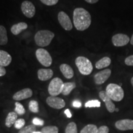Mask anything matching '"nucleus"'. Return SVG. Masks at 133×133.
<instances>
[{
  "label": "nucleus",
  "mask_w": 133,
  "mask_h": 133,
  "mask_svg": "<svg viewBox=\"0 0 133 133\" xmlns=\"http://www.w3.org/2000/svg\"><path fill=\"white\" fill-rule=\"evenodd\" d=\"M64 114H65V115L67 116V118H70L71 117V116H72V115H71L70 111L69 109H66L64 111Z\"/></svg>",
  "instance_id": "obj_37"
},
{
  "label": "nucleus",
  "mask_w": 133,
  "mask_h": 133,
  "mask_svg": "<svg viewBox=\"0 0 133 133\" xmlns=\"http://www.w3.org/2000/svg\"><path fill=\"white\" fill-rule=\"evenodd\" d=\"M109 128L107 126H102L98 128L97 133H109Z\"/></svg>",
  "instance_id": "obj_34"
},
{
  "label": "nucleus",
  "mask_w": 133,
  "mask_h": 133,
  "mask_svg": "<svg viewBox=\"0 0 133 133\" xmlns=\"http://www.w3.org/2000/svg\"><path fill=\"white\" fill-rule=\"evenodd\" d=\"M33 124L36 126H43L44 125V121L43 119L38 118H35L32 121Z\"/></svg>",
  "instance_id": "obj_33"
},
{
  "label": "nucleus",
  "mask_w": 133,
  "mask_h": 133,
  "mask_svg": "<svg viewBox=\"0 0 133 133\" xmlns=\"http://www.w3.org/2000/svg\"><path fill=\"white\" fill-rule=\"evenodd\" d=\"M101 107V102L98 100H91L88 101L85 104V107Z\"/></svg>",
  "instance_id": "obj_29"
},
{
  "label": "nucleus",
  "mask_w": 133,
  "mask_h": 133,
  "mask_svg": "<svg viewBox=\"0 0 133 133\" xmlns=\"http://www.w3.org/2000/svg\"><path fill=\"white\" fill-rule=\"evenodd\" d=\"M41 2L47 6H54L56 5L59 1V0H40Z\"/></svg>",
  "instance_id": "obj_31"
},
{
  "label": "nucleus",
  "mask_w": 133,
  "mask_h": 133,
  "mask_svg": "<svg viewBox=\"0 0 133 133\" xmlns=\"http://www.w3.org/2000/svg\"><path fill=\"white\" fill-rule=\"evenodd\" d=\"M99 97L102 100L103 102H104L105 104L107 110L110 113H113L115 111V105L113 102L112 100L109 97L105 91H101L99 93Z\"/></svg>",
  "instance_id": "obj_12"
},
{
  "label": "nucleus",
  "mask_w": 133,
  "mask_h": 133,
  "mask_svg": "<svg viewBox=\"0 0 133 133\" xmlns=\"http://www.w3.org/2000/svg\"><path fill=\"white\" fill-rule=\"evenodd\" d=\"M12 62V57L5 51L0 50V65L7 66Z\"/></svg>",
  "instance_id": "obj_17"
},
{
  "label": "nucleus",
  "mask_w": 133,
  "mask_h": 133,
  "mask_svg": "<svg viewBox=\"0 0 133 133\" xmlns=\"http://www.w3.org/2000/svg\"><path fill=\"white\" fill-rule=\"evenodd\" d=\"M8 42L7 31L4 26L0 25V45H6Z\"/></svg>",
  "instance_id": "obj_22"
},
{
  "label": "nucleus",
  "mask_w": 133,
  "mask_h": 133,
  "mask_svg": "<svg viewBox=\"0 0 133 133\" xmlns=\"http://www.w3.org/2000/svg\"><path fill=\"white\" fill-rule=\"evenodd\" d=\"M29 110L33 113H38L39 112V105H38V102L37 101H30L29 104Z\"/></svg>",
  "instance_id": "obj_27"
},
{
  "label": "nucleus",
  "mask_w": 133,
  "mask_h": 133,
  "mask_svg": "<svg viewBox=\"0 0 133 133\" xmlns=\"http://www.w3.org/2000/svg\"><path fill=\"white\" fill-rule=\"evenodd\" d=\"M86 2L89 3V4H95V3H97L99 0H84Z\"/></svg>",
  "instance_id": "obj_38"
},
{
  "label": "nucleus",
  "mask_w": 133,
  "mask_h": 133,
  "mask_svg": "<svg viewBox=\"0 0 133 133\" xmlns=\"http://www.w3.org/2000/svg\"><path fill=\"white\" fill-rule=\"evenodd\" d=\"M58 21L62 27L66 31H70L73 29V25L69 16L64 11H61L58 14Z\"/></svg>",
  "instance_id": "obj_8"
},
{
  "label": "nucleus",
  "mask_w": 133,
  "mask_h": 133,
  "mask_svg": "<svg viewBox=\"0 0 133 133\" xmlns=\"http://www.w3.org/2000/svg\"><path fill=\"white\" fill-rule=\"evenodd\" d=\"M116 128L120 131L133 130V120L130 119H123L116 121Z\"/></svg>",
  "instance_id": "obj_13"
},
{
  "label": "nucleus",
  "mask_w": 133,
  "mask_h": 133,
  "mask_svg": "<svg viewBox=\"0 0 133 133\" xmlns=\"http://www.w3.org/2000/svg\"><path fill=\"white\" fill-rule=\"evenodd\" d=\"M42 133H58L59 128L56 126H48L41 129Z\"/></svg>",
  "instance_id": "obj_24"
},
{
  "label": "nucleus",
  "mask_w": 133,
  "mask_h": 133,
  "mask_svg": "<svg viewBox=\"0 0 133 133\" xmlns=\"http://www.w3.org/2000/svg\"><path fill=\"white\" fill-rule=\"evenodd\" d=\"M28 28V25L25 22H19L13 25L11 29V33L14 35H18L22 31Z\"/></svg>",
  "instance_id": "obj_18"
},
{
  "label": "nucleus",
  "mask_w": 133,
  "mask_h": 133,
  "mask_svg": "<svg viewBox=\"0 0 133 133\" xmlns=\"http://www.w3.org/2000/svg\"><path fill=\"white\" fill-rule=\"evenodd\" d=\"M76 88L75 83L66 82L64 83V87L62 91V94L64 96H68Z\"/></svg>",
  "instance_id": "obj_21"
},
{
  "label": "nucleus",
  "mask_w": 133,
  "mask_h": 133,
  "mask_svg": "<svg viewBox=\"0 0 133 133\" xmlns=\"http://www.w3.org/2000/svg\"><path fill=\"white\" fill-rule=\"evenodd\" d=\"M65 133H78L77 126L75 123L70 122L66 126Z\"/></svg>",
  "instance_id": "obj_25"
},
{
  "label": "nucleus",
  "mask_w": 133,
  "mask_h": 133,
  "mask_svg": "<svg viewBox=\"0 0 133 133\" xmlns=\"http://www.w3.org/2000/svg\"><path fill=\"white\" fill-rule=\"evenodd\" d=\"M73 106L75 108H80L81 107V103L79 101H74L73 102Z\"/></svg>",
  "instance_id": "obj_36"
},
{
  "label": "nucleus",
  "mask_w": 133,
  "mask_h": 133,
  "mask_svg": "<svg viewBox=\"0 0 133 133\" xmlns=\"http://www.w3.org/2000/svg\"><path fill=\"white\" fill-rule=\"evenodd\" d=\"M115 111H116V112H118L119 109H115Z\"/></svg>",
  "instance_id": "obj_42"
},
{
  "label": "nucleus",
  "mask_w": 133,
  "mask_h": 133,
  "mask_svg": "<svg viewBox=\"0 0 133 133\" xmlns=\"http://www.w3.org/2000/svg\"><path fill=\"white\" fill-rule=\"evenodd\" d=\"M75 27L78 31H84L91 24V14L85 9L77 8L75 9L73 15Z\"/></svg>",
  "instance_id": "obj_1"
},
{
  "label": "nucleus",
  "mask_w": 133,
  "mask_h": 133,
  "mask_svg": "<svg viewBox=\"0 0 133 133\" xmlns=\"http://www.w3.org/2000/svg\"><path fill=\"white\" fill-rule=\"evenodd\" d=\"M64 82L59 78H54L50 82L48 86V92L51 96H57L62 93Z\"/></svg>",
  "instance_id": "obj_5"
},
{
  "label": "nucleus",
  "mask_w": 133,
  "mask_h": 133,
  "mask_svg": "<svg viewBox=\"0 0 133 133\" xmlns=\"http://www.w3.org/2000/svg\"><path fill=\"white\" fill-rule=\"evenodd\" d=\"M6 74V70L4 68V66L0 65V77L1 76H4Z\"/></svg>",
  "instance_id": "obj_35"
},
{
  "label": "nucleus",
  "mask_w": 133,
  "mask_h": 133,
  "mask_svg": "<svg viewBox=\"0 0 133 133\" xmlns=\"http://www.w3.org/2000/svg\"><path fill=\"white\" fill-rule=\"evenodd\" d=\"M37 74L38 79L44 81L51 79L54 75V72L50 69H41L38 71Z\"/></svg>",
  "instance_id": "obj_15"
},
{
  "label": "nucleus",
  "mask_w": 133,
  "mask_h": 133,
  "mask_svg": "<svg viewBox=\"0 0 133 133\" xmlns=\"http://www.w3.org/2000/svg\"><path fill=\"white\" fill-rule=\"evenodd\" d=\"M112 41L116 47H122L127 45L130 42V38L127 35L118 33L112 36Z\"/></svg>",
  "instance_id": "obj_7"
},
{
  "label": "nucleus",
  "mask_w": 133,
  "mask_h": 133,
  "mask_svg": "<svg viewBox=\"0 0 133 133\" xmlns=\"http://www.w3.org/2000/svg\"><path fill=\"white\" fill-rule=\"evenodd\" d=\"M36 131V126L34 124H30L21 129L18 133H33Z\"/></svg>",
  "instance_id": "obj_26"
},
{
  "label": "nucleus",
  "mask_w": 133,
  "mask_h": 133,
  "mask_svg": "<svg viewBox=\"0 0 133 133\" xmlns=\"http://www.w3.org/2000/svg\"><path fill=\"white\" fill-rule=\"evenodd\" d=\"M17 114L15 112H11L8 114L7 117L5 121V124L6 127L11 128L13 124H14L16 121L17 120Z\"/></svg>",
  "instance_id": "obj_19"
},
{
  "label": "nucleus",
  "mask_w": 133,
  "mask_h": 133,
  "mask_svg": "<svg viewBox=\"0 0 133 133\" xmlns=\"http://www.w3.org/2000/svg\"><path fill=\"white\" fill-rule=\"evenodd\" d=\"M25 124V121L24 119L23 118H20L17 119V120L16 121V123H14V127L15 128L17 129H21L22 128L24 127Z\"/></svg>",
  "instance_id": "obj_30"
},
{
  "label": "nucleus",
  "mask_w": 133,
  "mask_h": 133,
  "mask_svg": "<svg viewBox=\"0 0 133 133\" xmlns=\"http://www.w3.org/2000/svg\"><path fill=\"white\" fill-rule=\"evenodd\" d=\"M112 61L109 57H104L96 63L95 66L97 69H102L107 67L111 64Z\"/></svg>",
  "instance_id": "obj_20"
},
{
  "label": "nucleus",
  "mask_w": 133,
  "mask_h": 133,
  "mask_svg": "<svg viewBox=\"0 0 133 133\" xmlns=\"http://www.w3.org/2000/svg\"><path fill=\"white\" fill-rule=\"evenodd\" d=\"M22 12L28 18H32L36 12L34 4L30 1H25L21 4Z\"/></svg>",
  "instance_id": "obj_9"
},
{
  "label": "nucleus",
  "mask_w": 133,
  "mask_h": 133,
  "mask_svg": "<svg viewBox=\"0 0 133 133\" xmlns=\"http://www.w3.org/2000/svg\"><path fill=\"white\" fill-rule=\"evenodd\" d=\"M60 70H61L64 77L67 79H71L74 77V71L72 68L69 65L66 64H62L60 65Z\"/></svg>",
  "instance_id": "obj_16"
},
{
  "label": "nucleus",
  "mask_w": 133,
  "mask_h": 133,
  "mask_svg": "<svg viewBox=\"0 0 133 133\" xmlns=\"http://www.w3.org/2000/svg\"><path fill=\"white\" fill-rule=\"evenodd\" d=\"M98 128L95 124H89L81 129L80 133H97Z\"/></svg>",
  "instance_id": "obj_23"
},
{
  "label": "nucleus",
  "mask_w": 133,
  "mask_h": 133,
  "mask_svg": "<svg viewBox=\"0 0 133 133\" xmlns=\"http://www.w3.org/2000/svg\"><path fill=\"white\" fill-rule=\"evenodd\" d=\"M33 133H42L41 132V131L40 132V131H35V132H34Z\"/></svg>",
  "instance_id": "obj_41"
},
{
  "label": "nucleus",
  "mask_w": 133,
  "mask_h": 133,
  "mask_svg": "<svg viewBox=\"0 0 133 133\" xmlns=\"http://www.w3.org/2000/svg\"><path fill=\"white\" fill-rule=\"evenodd\" d=\"M46 103L49 107L55 109H61L65 106L64 99L57 96H49L46 99Z\"/></svg>",
  "instance_id": "obj_10"
},
{
  "label": "nucleus",
  "mask_w": 133,
  "mask_h": 133,
  "mask_svg": "<svg viewBox=\"0 0 133 133\" xmlns=\"http://www.w3.org/2000/svg\"><path fill=\"white\" fill-rule=\"evenodd\" d=\"M112 74V70L109 69L103 70L99 71L95 74L94 76V82L96 84H102L104 83Z\"/></svg>",
  "instance_id": "obj_11"
},
{
  "label": "nucleus",
  "mask_w": 133,
  "mask_h": 133,
  "mask_svg": "<svg viewBox=\"0 0 133 133\" xmlns=\"http://www.w3.org/2000/svg\"><path fill=\"white\" fill-rule=\"evenodd\" d=\"M75 64L80 74L83 75H89L93 70L92 63L87 57L79 56L75 59Z\"/></svg>",
  "instance_id": "obj_4"
},
{
  "label": "nucleus",
  "mask_w": 133,
  "mask_h": 133,
  "mask_svg": "<svg viewBox=\"0 0 133 133\" xmlns=\"http://www.w3.org/2000/svg\"><path fill=\"white\" fill-rule=\"evenodd\" d=\"M36 57L39 62L43 66L48 67L52 64V59L51 55L48 51L43 48H39L36 50Z\"/></svg>",
  "instance_id": "obj_6"
},
{
  "label": "nucleus",
  "mask_w": 133,
  "mask_h": 133,
  "mask_svg": "<svg viewBox=\"0 0 133 133\" xmlns=\"http://www.w3.org/2000/svg\"><path fill=\"white\" fill-rule=\"evenodd\" d=\"M105 92L112 101L119 102L124 98V92L121 86L115 83H110L106 88Z\"/></svg>",
  "instance_id": "obj_3"
},
{
  "label": "nucleus",
  "mask_w": 133,
  "mask_h": 133,
  "mask_svg": "<svg viewBox=\"0 0 133 133\" xmlns=\"http://www.w3.org/2000/svg\"><path fill=\"white\" fill-rule=\"evenodd\" d=\"M15 105H16V108H15V112L17 115H22L25 114V109L24 106L22 105L21 103L19 102H16L15 103Z\"/></svg>",
  "instance_id": "obj_28"
},
{
  "label": "nucleus",
  "mask_w": 133,
  "mask_h": 133,
  "mask_svg": "<svg viewBox=\"0 0 133 133\" xmlns=\"http://www.w3.org/2000/svg\"><path fill=\"white\" fill-rule=\"evenodd\" d=\"M54 37V33L52 31L43 30L38 31L35 35V41L38 46L46 47L49 46Z\"/></svg>",
  "instance_id": "obj_2"
},
{
  "label": "nucleus",
  "mask_w": 133,
  "mask_h": 133,
  "mask_svg": "<svg viewBox=\"0 0 133 133\" xmlns=\"http://www.w3.org/2000/svg\"><path fill=\"white\" fill-rule=\"evenodd\" d=\"M124 63L128 66H133V55L126 57L124 60Z\"/></svg>",
  "instance_id": "obj_32"
},
{
  "label": "nucleus",
  "mask_w": 133,
  "mask_h": 133,
  "mask_svg": "<svg viewBox=\"0 0 133 133\" xmlns=\"http://www.w3.org/2000/svg\"><path fill=\"white\" fill-rule=\"evenodd\" d=\"M32 95L33 91L30 88H25L15 93L12 96V98L15 101H19L31 97Z\"/></svg>",
  "instance_id": "obj_14"
},
{
  "label": "nucleus",
  "mask_w": 133,
  "mask_h": 133,
  "mask_svg": "<svg viewBox=\"0 0 133 133\" xmlns=\"http://www.w3.org/2000/svg\"><path fill=\"white\" fill-rule=\"evenodd\" d=\"M131 84H132V86L133 87V76L132 78H131Z\"/></svg>",
  "instance_id": "obj_40"
},
{
  "label": "nucleus",
  "mask_w": 133,
  "mask_h": 133,
  "mask_svg": "<svg viewBox=\"0 0 133 133\" xmlns=\"http://www.w3.org/2000/svg\"><path fill=\"white\" fill-rule=\"evenodd\" d=\"M130 44L131 45L133 46V34L132 35V36H131V38H130Z\"/></svg>",
  "instance_id": "obj_39"
}]
</instances>
